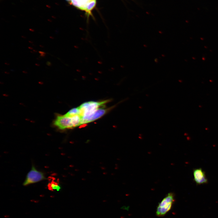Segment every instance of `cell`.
Segmentation results:
<instances>
[{
  "label": "cell",
  "instance_id": "4",
  "mask_svg": "<svg viewBox=\"0 0 218 218\" xmlns=\"http://www.w3.org/2000/svg\"><path fill=\"white\" fill-rule=\"evenodd\" d=\"M54 125L61 130L74 128L71 117L65 114L58 115L54 121Z\"/></svg>",
  "mask_w": 218,
  "mask_h": 218
},
{
  "label": "cell",
  "instance_id": "5",
  "mask_svg": "<svg viewBox=\"0 0 218 218\" xmlns=\"http://www.w3.org/2000/svg\"><path fill=\"white\" fill-rule=\"evenodd\" d=\"M194 180L197 184H201L207 183L208 180L205 172L201 168L193 170Z\"/></svg>",
  "mask_w": 218,
  "mask_h": 218
},
{
  "label": "cell",
  "instance_id": "13",
  "mask_svg": "<svg viewBox=\"0 0 218 218\" xmlns=\"http://www.w3.org/2000/svg\"><path fill=\"white\" fill-rule=\"evenodd\" d=\"M28 48L30 49H33V48L31 47H28Z\"/></svg>",
  "mask_w": 218,
  "mask_h": 218
},
{
  "label": "cell",
  "instance_id": "9",
  "mask_svg": "<svg viewBox=\"0 0 218 218\" xmlns=\"http://www.w3.org/2000/svg\"><path fill=\"white\" fill-rule=\"evenodd\" d=\"M80 113V110L79 107L74 108L70 110L66 114L67 115L72 117L76 115H79Z\"/></svg>",
  "mask_w": 218,
  "mask_h": 218
},
{
  "label": "cell",
  "instance_id": "22",
  "mask_svg": "<svg viewBox=\"0 0 218 218\" xmlns=\"http://www.w3.org/2000/svg\"><path fill=\"white\" fill-rule=\"evenodd\" d=\"M50 38H51V39H53L54 38L53 37H51V36H50Z\"/></svg>",
  "mask_w": 218,
  "mask_h": 218
},
{
  "label": "cell",
  "instance_id": "24",
  "mask_svg": "<svg viewBox=\"0 0 218 218\" xmlns=\"http://www.w3.org/2000/svg\"><path fill=\"white\" fill-rule=\"evenodd\" d=\"M30 52H31V53H34V52H33L31 51Z\"/></svg>",
  "mask_w": 218,
  "mask_h": 218
},
{
  "label": "cell",
  "instance_id": "25",
  "mask_svg": "<svg viewBox=\"0 0 218 218\" xmlns=\"http://www.w3.org/2000/svg\"><path fill=\"white\" fill-rule=\"evenodd\" d=\"M32 45L33 46H34L36 47V46L34 45Z\"/></svg>",
  "mask_w": 218,
  "mask_h": 218
},
{
  "label": "cell",
  "instance_id": "26",
  "mask_svg": "<svg viewBox=\"0 0 218 218\" xmlns=\"http://www.w3.org/2000/svg\"><path fill=\"white\" fill-rule=\"evenodd\" d=\"M36 59H38V60H39V59H40L39 58H37Z\"/></svg>",
  "mask_w": 218,
  "mask_h": 218
},
{
  "label": "cell",
  "instance_id": "14",
  "mask_svg": "<svg viewBox=\"0 0 218 218\" xmlns=\"http://www.w3.org/2000/svg\"><path fill=\"white\" fill-rule=\"evenodd\" d=\"M67 1L69 2H70L71 3V0H66Z\"/></svg>",
  "mask_w": 218,
  "mask_h": 218
},
{
  "label": "cell",
  "instance_id": "12",
  "mask_svg": "<svg viewBox=\"0 0 218 218\" xmlns=\"http://www.w3.org/2000/svg\"><path fill=\"white\" fill-rule=\"evenodd\" d=\"M45 56V54H41L40 55V56L41 57H44Z\"/></svg>",
  "mask_w": 218,
  "mask_h": 218
},
{
  "label": "cell",
  "instance_id": "16",
  "mask_svg": "<svg viewBox=\"0 0 218 218\" xmlns=\"http://www.w3.org/2000/svg\"><path fill=\"white\" fill-rule=\"evenodd\" d=\"M33 51L34 52H37V50H35V49H33Z\"/></svg>",
  "mask_w": 218,
  "mask_h": 218
},
{
  "label": "cell",
  "instance_id": "1",
  "mask_svg": "<svg viewBox=\"0 0 218 218\" xmlns=\"http://www.w3.org/2000/svg\"><path fill=\"white\" fill-rule=\"evenodd\" d=\"M109 101L107 100L100 102L91 101L82 104L78 107L80 110L79 115L81 117V119H86L99 109L100 107L103 106Z\"/></svg>",
  "mask_w": 218,
  "mask_h": 218
},
{
  "label": "cell",
  "instance_id": "2",
  "mask_svg": "<svg viewBox=\"0 0 218 218\" xmlns=\"http://www.w3.org/2000/svg\"><path fill=\"white\" fill-rule=\"evenodd\" d=\"M174 201V194L172 193H168L159 203L156 212L157 215L159 216H164L171 209Z\"/></svg>",
  "mask_w": 218,
  "mask_h": 218
},
{
  "label": "cell",
  "instance_id": "8",
  "mask_svg": "<svg viewBox=\"0 0 218 218\" xmlns=\"http://www.w3.org/2000/svg\"><path fill=\"white\" fill-rule=\"evenodd\" d=\"M96 4V0H92L87 4L85 11L88 14H90L91 10L94 8Z\"/></svg>",
  "mask_w": 218,
  "mask_h": 218
},
{
  "label": "cell",
  "instance_id": "11",
  "mask_svg": "<svg viewBox=\"0 0 218 218\" xmlns=\"http://www.w3.org/2000/svg\"><path fill=\"white\" fill-rule=\"evenodd\" d=\"M39 53L41 54H46V53L44 52L39 51H38Z\"/></svg>",
  "mask_w": 218,
  "mask_h": 218
},
{
  "label": "cell",
  "instance_id": "23",
  "mask_svg": "<svg viewBox=\"0 0 218 218\" xmlns=\"http://www.w3.org/2000/svg\"><path fill=\"white\" fill-rule=\"evenodd\" d=\"M23 72H24V73H27V72H26V71H23Z\"/></svg>",
  "mask_w": 218,
  "mask_h": 218
},
{
  "label": "cell",
  "instance_id": "6",
  "mask_svg": "<svg viewBox=\"0 0 218 218\" xmlns=\"http://www.w3.org/2000/svg\"><path fill=\"white\" fill-rule=\"evenodd\" d=\"M107 109L99 108L91 115L86 119H81V124L88 123L94 121L103 116L107 112Z\"/></svg>",
  "mask_w": 218,
  "mask_h": 218
},
{
  "label": "cell",
  "instance_id": "18",
  "mask_svg": "<svg viewBox=\"0 0 218 218\" xmlns=\"http://www.w3.org/2000/svg\"><path fill=\"white\" fill-rule=\"evenodd\" d=\"M5 64H6V65H9V63H6V62H5Z\"/></svg>",
  "mask_w": 218,
  "mask_h": 218
},
{
  "label": "cell",
  "instance_id": "10",
  "mask_svg": "<svg viewBox=\"0 0 218 218\" xmlns=\"http://www.w3.org/2000/svg\"><path fill=\"white\" fill-rule=\"evenodd\" d=\"M46 64L49 66H51L52 65L51 63L48 61L47 62Z\"/></svg>",
  "mask_w": 218,
  "mask_h": 218
},
{
  "label": "cell",
  "instance_id": "3",
  "mask_svg": "<svg viewBox=\"0 0 218 218\" xmlns=\"http://www.w3.org/2000/svg\"><path fill=\"white\" fill-rule=\"evenodd\" d=\"M46 179L44 173L38 170L35 166L32 165L30 170L27 175L23 183L24 186H28Z\"/></svg>",
  "mask_w": 218,
  "mask_h": 218
},
{
  "label": "cell",
  "instance_id": "17",
  "mask_svg": "<svg viewBox=\"0 0 218 218\" xmlns=\"http://www.w3.org/2000/svg\"><path fill=\"white\" fill-rule=\"evenodd\" d=\"M29 30L30 31H32V32H34V30H33V29H30Z\"/></svg>",
  "mask_w": 218,
  "mask_h": 218
},
{
  "label": "cell",
  "instance_id": "19",
  "mask_svg": "<svg viewBox=\"0 0 218 218\" xmlns=\"http://www.w3.org/2000/svg\"><path fill=\"white\" fill-rule=\"evenodd\" d=\"M29 42H30V43H32V44L33 43V42L32 41H29Z\"/></svg>",
  "mask_w": 218,
  "mask_h": 218
},
{
  "label": "cell",
  "instance_id": "21",
  "mask_svg": "<svg viewBox=\"0 0 218 218\" xmlns=\"http://www.w3.org/2000/svg\"><path fill=\"white\" fill-rule=\"evenodd\" d=\"M21 37L23 38H26V37L25 36H22Z\"/></svg>",
  "mask_w": 218,
  "mask_h": 218
},
{
  "label": "cell",
  "instance_id": "15",
  "mask_svg": "<svg viewBox=\"0 0 218 218\" xmlns=\"http://www.w3.org/2000/svg\"><path fill=\"white\" fill-rule=\"evenodd\" d=\"M35 65H36L37 66H40V64H37V63H36V64H35Z\"/></svg>",
  "mask_w": 218,
  "mask_h": 218
},
{
  "label": "cell",
  "instance_id": "20",
  "mask_svg": "<svg viewBox=\"0 0 218 218\" xmlns=\"http://www.w3.org/2000/svg\"><path fill=\"white\" fill-rule=\"evenodd\" d=\"M39 46H40V47H41V48H43V47H44V46H43V45H39Z\"/></svg>",
  "mask_w": 218,
  "mask_h": 218
},
{
  "label": "cell",
  "instance_id": "7",
  "mask_svg": "<svg viewBox=\"0 0 218 218\" xmlns=\"http://www.w3.org/2000/svg\"><path fill=\"white\" fill-rule=\"evenodd\" d=\"M48 187L49 190L52 191L55 190L58 191L61 188L58 181H55L54 179H53L48 184Z\"/></svg>",
  "mask_w": 218,
  "mask_h": 218
}]
</instances>
